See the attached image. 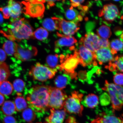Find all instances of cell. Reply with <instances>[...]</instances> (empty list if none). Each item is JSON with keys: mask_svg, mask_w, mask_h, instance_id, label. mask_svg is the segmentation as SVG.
Segmentation results:
<instances>
[{"mask_svg": "<svg viewBox=\"0 0 123 123\" xmlns=\"http://www.w3.org/2000/svg\"><path fill=\"white\" fill-rule=\"evenodd\" d=\"M1 24H0V25Z\"/></svg>", "mask_w": 123, "mask_h": 123, "instance_id": "obj_50", "label": "cell"}, {"mask_svg": "<svg viewBox=\"0 0 123 123\" xmlns=\"http://www.w3.org/2000/svg\"><path fill=\"white\" fill-rule=\"evenodd\" d=\"M91 123H123V120L114 115L107 114L103 112L97 116Z\"/></svg>", "mask_w": 123, "mask_h": 123, "instance_id": "obj_17", "label": "cell"}, {"mask_svg": "<svg viewBox=\"0 0 123 123\" xmlns=\"http://www.w3.org/2000/svg\"><path fill=\"white\" fill-rule=\"evenodd\" d=\"M56 24V30L61 31L63 35L71 36L79 30L78 23L67 21L62 18L54 17Z\"/></svg>", "mask_w": 123, "mask_h": 123, "instance_id": "obj_11", "label": "cell"}, {"mask_svg": "<svg viewBox=\"0 0 123 123\" xmlns=\"http://www.w3.org/2000/svg\"><path fill=\"white\" fill-rule=\"evenodd\" d=\"M113 80L115 84L119 86H123V74L114 73Z\"/></svg>", "mask_w": 123, "mask_h": 123, "instance_id": "obj_35", "label": "cell"}, {"mask_svg": "<svg viewBox=\"0 0 123 123\" xmlns=\"http://www.w3.org/2000/svg\"><path fill=\"white\" fill-rule=\"evenodd\" d=\"M38 50L36 47L30 46L25 42L17 44L16 52L14 56L21 61H26L36 56Z\"/></svg>", "mask_w": 123, "mask_h": 123, "instance_id": "obj_9", "label": "cell"}, {"mask_svg": "<svg viewBox=\"0 0 123 123\" xmlns=\"http://www.w3.org/2000/svg\"><path fill=\"white\" fill-rule=\"evenodd\" d=\"M97 35L101 38L108 39L111 36L112 33L110 28L107 25H102L97 30Z\"/></svg>", "mask_w": 123, "mask_h": 123, "instance_id": "obj_29", "label": "cell"}, {"mask_svg": "<svg viewBox=\"0 0 123 123\" xmlns=\"http://www.w3.org/2000/svg\"><path fill=\"white\" fill-rule=\"evenodd\" d=\"M1 110L5 115L10 116L16 113V109L15 104L11 101H5L1 107Z\"/></svg>", "mask_w": 123, "mask_h": 123, "instance_id": "obj_22", "label": "cell"}, {"mask_svg": "<svg viewBox=\"0 0 123 123\" xmlns=\"http://www.w3.org/2000/svg\"><path fill=\"white\" fill-rule=\"evenodd\" d=\"M60 63L59 56L57 54L49 55L46 58V62L50 68L53 69L58 68Z\"/></svg>", "mask_w": 123, "mask_h": 123, "instance_id": "obj_26", "label": "cell"}, {"mask_svg": "<svg viewBox=\"0 0 123 123\" xmlns=\"http://www.w3.org/2000/svg\"><path fill=\"white\" fill-rule=\"evenodd\" d=\"M10 75L8 66L5 63L0 62V84L6 80Z\"/></svg>", "mask_w": 123, "mask_h": 123, "instance_id": "obj_28", "label": "cell"}, {"mask_svg": "<svg viewBox=\"0 0 123 123\" xmlns=\"http://www.w3.org/2000/svg\"><path fill=\"white\" fill-rule=\"evenodd\" d=\"M60 0H45V2L47 3V5L48 7L53 6L55 5V2Z\"/></svg>", "mask_w": 123, "mask_h": 123, "instance_id": "obj_42", "label": "cell"}, {"mask_svg": "<svg viewBox=\"0 0 123 123\" xmlns=\"http://www.w3.org/2000/svg\"><path fill=\"white\" fill-rule=\"evenodd\" d=\"M5 98L3 95L0 93V105H1L4 102Z\"/></svg>", "mask_w": 123, "mask_h": 123, "instance_id": "obj_44", "label": "cell"}, {"mask_svg": "<svg viewBox=\"0 0 123 123\" xmlns=\"http://www.w3.org/2000/svg\"><path fill=\"white\" fill-rule=\"evenodd\" d=\"M42 25L44 28L49 31H53L56 30V23L54 17L44 19Z\"/></svg>", "mask_w": 123, "mask_h": 123, "instance_id": "obj_32", "label": "cell"}, {"mask_svg": "<svg viewBox=\"0 0 123 123\" xmlns=\"http://www.w3.org/2000/svg\"></svg>", "mask_w": 123, "mask_h": 123, "instance_id": "obj_51", "label": "cell"}, {"mask_svg": "<svg viewBox=\"0 0 123 123\" xmlns=\"http://www.w3.org/2000/svg\"><path fill=\"white\" fill-rule=\"evenodd\" d=\"M0 11L2 12L3 17L6 19H8L10 17V9L8 6L0 8Z\"/></svg>", "mask_w": 123, "mask_h": 123, "instance_id": "obj_38", "label": "cell"}, {"mask_svg": "<svg viewBox=\"0 0 123 123\" xmlns=\"http://www.w3.org/2000/svg\"><path fill=\"white\" fill-rule=\"evenodd\" d=\"M113 62L116 66L117 70L123 73V55L115 57Z\"/></svg>", "mask_w": 123, "mask_h": 123, "instance_id": "obj_34", "label": "cell"}, {"mask_svg": "<svg viewBox=\"0 0 123 123\" xmlns=\"http://www.w3.org/2000/svg\"><path fill=\"white\" fill-rule=\"evenodd\" d=\"M100 38L98 35L93 32H89L81 38L80 43L91 51L94 53L100 48Z\"/></svg>", "mask_w": 123, "mask_h": 123, "instance_id": "obj_13", "label": "cell"}, {"mask_svg": "<svg viewBox=\"0 0 123 123\" xmlns=\"http://www.w3.org/2000/svg\"><path fill=\"white\" fill-rule=\"evenodd\" d=\"M67 123H77L76 122L75 119L73 117H70L67 119Z\"/></svg>", "mask_w": 123, "mask_h": 123, "instance_id": "obj_43", "label": "cell"}, {"mask_svg": "<svg viewBox=\"0 0 123 123\" xmlns=\"http://www.w3.org/2000/svg\"><path fill=\"white\" fill-rule=\"evenodd\" d=\"M47 123V122H46V123H42L41 122V123Z\"/></svg>", "mask_w": 123, "mask_h": 123, "instance_id": "obj_47", "label": "cell"}, {"mask_svg": "<svg viewBox=\"0 0 123 123\" xmlns=\"http://www.w3.org/2000/svg\"><path fill=\"white\" fill-rule=\"evenodd\" d=\"M71 5L74 7H79L84 2L85 0H70Z\"/></svg>", "mask_w": 123, "mask_h": 123, "instance_id": "obj_40", "label": "cell"}, {"mask_svg": "<svg viewBox=\"0 0 123 123\" xmlns=\"http://www.w3.org/2000/svg\"><path fill=\"white\" fill-rule=\"evenodd\" d=\"M83 97L82 94L79 92L75 91L72 92L71 95L66 99L63 109L68 113L82 116L84 107L81 103Z\"/></svg>", "mask_w": 123, "mask_h": 123, "instance_id": "obj_5", "label": "cell"}, {"mask_svg": "<svg viewBox=\"0 0 123 123\" xmlns=\"http://www.w3.org/2000/svg\"><path fill=\"white\" fill-rule=\"evenodd\" d=\"M95 0L97 1L99 0Z\"/></svg>", "mask_w": 123, "mask_h": 123, "instance_id": "obj_48", "label": "cell"}, {"mask_svg": "<svg viewBox=\"0 0 123 123\" xmlns=\"http://www.w3.org/2000/svg\"><path fill=\"white\" fill-rule=\"evenodd\" d=\"M13 86L14 89L17 93H21L24 90L25 84L22 80L17 79L14 81Z\"/></svg>", "mask_w": 123, "mask_h": 123, "instance_id": "obj_33", "label": "cell"}, {"mask_svg": "<svg viewBox=\"0 0 123 123\" xmlns=\"http://www.w3.org/2000/svg\"><path fill=\"white\" fill-rule=\"evenodd\" d=\"M76 50L79 59L80 64L83 67L97 65L95 52L93 53L81 44L79 46L78 50L76 49Z\"/></svg>", "mask_w": 123, "mask_h": 123, "instance_id": "obj_10", "label": "cell"}, {"mask_svg": "<svg viewBox=\"0 0 123 123\" xmlns=\"http://www.w3.org/2000/svg\"><path fill=\"white\" fill-rule=\"evenodd\" d=\"M68 97L63 90L51 87L49 103V109L61 110L63 108L64 103Z\"/></svg>", "mask_w": 123, "mask_h": 123, "instance_id": "obj_8", "label": "cell"}, {"mask_svg": "<svg viewBox=\"0 0 123 123\" xmlns=\"http://www.w3.org/2000/svg\"><path fill=\"white\" fill-rule=\"evenodd\" d=\"M57 72L56 69H52L38 62L32 67L29 74L33 80L44 82L53 78Z\"/></svg>", "mask_w": 123, "mask_h": 123, "instance_id": "obj_6", "label": "cell"}, {"mask_svg": "<svg viewBox=\"0 0 123 123\" xmlns=\"http://www.w3.org/2000/svg\"><path fill=\"white\" fill-rule=\"evenodd\" d=\"M120 12L118 7L115 5L110 4L105 5L98 13L100 17L107 23H111L119 16Z\"/></svg>", "mask_w": 123, "mask_h": 123, "instance_id": "obj_12", "label": "cell"}, {"mask_svg": "<svg viewBox=\"0 0 123 123\" xmlns=\"http://www.w3.org/2000/svg\"><path fill=\"white\" fill-rule=\"evenodd\" d=\"M17 95L15 100V105L17 111H20L27 108V104L21 93H17Z\"/></svg>", "mask_w": 123, "mask_h": 123, "instance_id": "obj_24", "label": "cell"}, {"mask_svg": "<svg viewBox=\"0 0 123 123\" xmlns=\"http://www.w3.org/2000/svg\"><path fill=\"white\" fill-rule=\"evenodd\" d=\"M48 35L49 33L47 30L43 28L40 27L33 32L31 38L43 41L47 39Z\"/></svg>", "mask_w": 123, "mask_h": 123, "instance_id": "obj_25", "label": "cell"}, {"mask_svg": "<svg viewBox=\"0 0 123 123\" xmlns=\"http://www.w3.org/2000/svg\"><path fill=\"white\" fill-rule=\"evenodd\" d=\"M21 116L24 121L28 122L34 121L36 117L34 111L31 108L25 109L23 111Z\"/></svg>", "mask_w": 123, "mask_h": 123, "instance_id": "obj_31", "label": "cell"}, {"mask_svg": "<svg viewBox=\"0 0 123 123\" xmlns=\"http://www.w3.org/2000/svg\"><path fill=\"white\" fill-rule=\"evenodd\" d=\"M100 47L101 48H110V43L109 40L100 38L99 40Z\"/></svg>", "mask_w": 123, "mask_h": 123, "instance_id": "obj_39", "label": "cell"}, {"mask_svg": "<svg viewBox=\"0 0 123 123\" xmlns=\"http://www.w3.org/2000/svg\"><path fill=\"white\" fill-rule=\"evenodd\" d=\"M100 102L102 105L106 106L110 104L111 101L109 95L106 93H103L100 96Z\"/></svg>", "mask_w": 123, "mask_h": 123, "instance_id": "obj_36", "label": "cell"}, {"mask_svg": "<svg viewBox=\"0 0 123 123\" xmlns=\"http://www.w3.org/2000/svg\"><path fill=\"white\" fill-rule=\"evenodd\" d=\"M122 10H123V8H122Z\"/></svg>", "mask_w": 123, "mask_h": 123, "instance_id": "obj_49", "label": "cell"}, {"mask_svg": "<svg viewBox=\"0 0 123 123\" xmlns=\"http://www.w3.org/2000/svg\"><path fill=\"white\" fill-rule=\"evenodd\" d=\"M110 48L112 54H116L118 52L123 51V42L119 38L114 39L110 43Z\"/></svg>", "mask_w": 123, "mask_h": 123, "instance_id": "obj_27", "label": "cell"}, {"mask_svg": "<svg viewBox=\"0 0 123 123\" xmlns=\"http://www.w3.org/2000/svg\"><path fill=\"white\" fill-rule=\"evenodd\" d=\"M113 1H119L121 0H113Z\"/></svg>", "mask_w": 123, "mask_h": 123, "instance_id": "obj_46", "label": "cell"}, {"mask_svg": "<svg viewBox=\"0 0 123 123\" xmlns=\"http://www.w3.org/2000/svg\"><path fill=\"white\" fill-rule=\"evenodd\" d=\"M17 44L14 41L6 40L3 45V48L6 54L12 56L16 52Z\"/></svg>", "mask_w": 123, "mask_h": 123, "instance_id": "obj_23", "label": "cell"}, {"mask_svg": "<svg viewBox=\"0 0 123 123\" xmlns=\"http://www.w3.org/2000/svg\"><path fill=\"white\" fill-rule=\"evenodd\" d=\"M102 89L108 92L113 111L121 110L123 106V86L110 83L106 80Z\"/></svg>", "mask_w": 123, "mask_h": 123, "instance_id": "obj_3", "label": "cell"}, {"mask_svg": "<svg viewBox=\"0 0 123 123\" xmlns=\"http://www.w3.org/2000/svg\"><path fill=\"white\" fill-rule=\"evenodd\" d=\"M6 54L2 49H0V62H4L6 58Z\"/></svg>", "mask_w": 123, "mask_h": 123, "instance_id": "obj_41", "label": "cell"}, {"mask_svg": "<svg viewBox=\"0 0 123 123\" xmlns=\"http://www.w3.org/2000/svg\"><path fill=\"white\" fill-rule=\"evenodd\" d=\"M21 3L24 6L23 12L25 14L33 18H43L45 7L42 1L38 0H25Z\"/></svg>", "mask_w": 123, "mask_h": 123, "instance_id": "obj_7", "label": "cell"}, {"mask_svg": "<svg viewBox=\"0 0 123 123\" xmlns=\"http://www.w3.org/2000/svg\"><path fill=\"white\" fill-rule=\"evenodd\" d=\"M60 65L58 68L64 74L70 75L71 78H74L76 76L75 71L80 64V60L77 55L76 49L73 55L69 54L65 55L61 54L59 56Z\"/></svg>", "mask_w": 123, "mask_h": 123, "instance_id": "obj_4", "label": "cell"}, {"mask_svg": "<svg viewBox=\"0 0 123 123\" xmlns=\"http://www.w3.org/2000/svg\"><path fill=\"white\" fill-rule=\"evenodd\" d=\"M13 86L10 81H5L0 84V93L3 95L9 96L13 91Z\"/></svg>", "mask_w": 123, "mask_h": 123, "instance_id": "obj_30", "label": "cell"}, {"mask_svg": "<svg viewBox=\"0 0 123 123\" xmlns=\"http://www.w3.org/2000/svg\"><path fill=\"white\" fill-rule=\"evenodd\" d=\"M8 6L10 9L12 19L19 18L23 12V6L21 2L15 1V0H8Z\"/></svg>", "mask_w": 123, "mask_h": 123, "instance_id": "obj_18", "label": "cell"}, {"mask_svg": "<svg viewBox=\"0 0 123 123\" xmlns=\"http://www.w3.org/2000/svg\"><path fill=\"white\" fill-rule=\"evenodd\" d=\"M97 61L100 65L113 62L115 57L110 48H101L95 52Z\"/></svg>", "mask_w": 123, "mask_h": 123, "instance_id": "obj_15", "label": "cell"}, {"mask_svg": "<svg viewBox=\"0 0 123 123\" xmlns=\"http://www.w3.org/2000/svg\"><path fill=\"white\" fill-rule=\"evenodd\" d=\"M8 34L12 37L13 41L20 42L28 39L33 33V29L28 21L24 18L13 20L7 25Z\"/></svg>", "mask_w": 123, "mask_h": 123, "instance_id": "obj_2", "label": "cell"}, {"mask_svg": "<svg viewBox=\"0 0 123 123\" xmlns=\"http://www.w3.org/2000/svg\"><path fill=\"white\" fill-rule=\"evenodd\" d=\"M50 87V86L37 85L30 89L26 98L30 108L40 113L48 110Z\"/></svg>", "mask_w": 123, "mask_h": 123, "instance_id": "obj_1", "label": "cell"}, {"mask_svg": "<svg viewBox=\"0 0 123 123\" xmlns=\"http://www.w3.org/2000/svg\"><path fill=\"white\" fill-rule=\"evenodd\" d=\"M50 114L46 118L47 123H63L66 115V112L64 110H55L50 109Z\"/></svg>", "mask_w": 123, "mask_h": 123, "instance_id": "obj_16", "label": "cell"}, {"mask_svg": "<svg viewBox=\"0 0 123 123\" xmlns=\"http://www.w3.org/2000/svg\"><path fill=\"white\" fill-rule=\"evenodd\" d=\"M84 102L87 107L91 109L94 108L99 104V98L96 95L90 94L85 98Z\"/></svg>", "mask_w": 123, "mask_h": 123, "instance_id": "obj_21", "label": "cell"}, {"mask_svg": "<svg viewBox=\"0 0 123 123\" xmlns=\"http://www.w3.org/2000/svg\"><path fill=\"white\" fill-rule=\"evenodd\" d=\"M3 18L2 15L0 13V24H1L3 22Z\"/></svg>", "mask_w": 123, "mask_h": 123, "instance_id": "obj_45", "label": "cell"}, {"mask_svg": "<svg viewBox=\"0 0 123 123\" xmlns=\"http://www.w3.org/2000/svg\"><path fill=\"white\" fill-rule=\"evenodd\" d=\"M65 15L68 19L78 23L82 21L83 19L82 15L79 14L77 11L72 6L66 11Z\"/></svg>", "mask_w": 123, "mask_h": 123, "instance_id": "obj_19", "label": "cell"}, {"mask_svg": "<svg viewBox=\"0 0 123 123\" xmlns=\"http://www.w3.org/2000/svg\"><path fill=\"white\" fill-rule=\"evenodd\" d=\"M0 117L3 123H17L16 119L13 117L5 115H1Z\"/></svg>", "mask_w": 123, "mask_h": 123, "instance_id": "obj_37", "label": "cell"}, {"mask_svg": "<svg viewBox=\"0 0 123 123\" xmlns=\"http://www.w3.org/2000/svg\"><path fill=\"white\" fill-rule=\"evenodd\" d=\"M64 74L58 75L55 78L54 83L56 88L63 90L68 84L69 80L68 75Z\"/></svg>", "mask_w": 123, "mask_h": 123, "instance_id": "obj_20", "label": "cell"}, {"mask_svg": "<svg viewBox=\"0 0 123 123\" xmlns=\"http://www.w3.org/2000/svg\"><path fill=\"white\" fill-rule=\"evenodd\" d=\"M57 35L59 38L55 43V50H57L64 47L68 48L71 51L76 49L75 46L77 41L74 37L66 36L58 33Z\"/></svg>", "mask_w": 123, "mask_h": 123, "instance_id": "obj_14", "label": "cell"}]
</instances>
